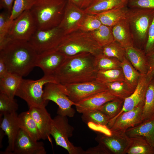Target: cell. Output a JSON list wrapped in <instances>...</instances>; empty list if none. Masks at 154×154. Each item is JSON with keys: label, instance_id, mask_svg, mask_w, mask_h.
<instances>
[{"label": "cell", "instance_id": "obj_1", "mask_svg": "<svg viewBox=\"0 0 154 154\" xmlns=\"http://www.w3.org/2000/svg\"><path fill=\"white\" fill-rule=\"evenodd\" d=\"M38 54L27 40L9 39L0 48L9 72L22 77L36 66Z\"/></svg>", "mask_w": 154, "mask_h": 154}, {"label": "cell", "instance_id": "obj_2", "mask_svg": "<svg viewBox=\"0 0 154 154\" xmlns=\"http://www.w3.org/2000/svg\"><path fill=\"white\" fill-rule=\"evenodd\" d=\"M98 71L95 56L85 52L67 57L54 75L65 85L95 81Z\"/></svg>", "mask_w": 154, "mask_h": 154}, {"label": "cell", "instance_id": "obj_3", "mask_svg": "<svg viewBox=\"0 0 154 154\" xmlns=\"http://www.w3.org/2000/svg\"><path fill=\"white\" fill-rule=\"evenodd\" d=\"M67 1V0H36L30 11L37 29H47L58 26Z\"/></svg>", "mask_w": 154, "mask_h": 154}, {"label": "cell", "instance_id": "obj_4", "mask_svg": "<svg viewBox=\"0 0 154 154\" xmlns=\"http://www.w3.org/2000/svg\"><path fill=\"white\" fill-rule=\"evenodd\" d=\"M56 49L67 57L85 52L95 56L102 53V47L89 32L78 30L66 35Z\"/></svg>", "mask_w": 154, "mask_h": 154}, {"label": "cell", "instance_id": "obj_5", "mask_svg": "<svg viewBox=\"0 0 154 154\" xmlns=\"http://www.w3.org/2000/svg\"><path fill=\"white\" fill-rule=\"evenodd\" d=\"M49 83H60L54 75H44L41 78L35 80L22 78L15 96L26 101L29 107H45L48 101L44 100L43 98V87Z\"/></svg>", "mask_w": 154, "mask_h": 154}, {"label": "cell", "instance_id": "obj_6", "mask_svg": "<svg viewBox=\"0 0 154 154\" xmlns=\"http://www.w3.org/2000/svg\"><path fill=\"white\" fill-rule=\"evenodd\" d=\"M154 17V9L129 8L126 19L134 42L144 46L149 29Z\"/></svg>", "mask_w": 154, "mask_h": 154}, {"label": "cell", "instance_id": "obj_7", "mask_svg": "<svg viewBox=\"0 0 154 154\" xmlns=\"http://www.w3.org/2000/svg\"><path fill=\"white\" fill-rule=\"evenodd\" d=\"M74 130L67 116L58 114L52 119L50 135L56 145L66 149L69 154H84L85 151L81 147L74 146L69 140L72 136Z\"/></svg>", "mask_w": 154, "mask_h": 154}, {"label": "cell", "instance_id": "obj_8", "mask_svg": "<svg viewBox=\"0 0 154 154\" xmlns=\"http://www.w3.org/2000/svg\"><path fill=\"white\" fill-rule=\"evenodd\" d=\"M43 98L46 101L51 100L58 106V114L69 117H73L75 111L72 106L76 103L68 98L64 86L60 83H49L45 85Z\"/></svg>", "mask_w": 154, "mask_h": 154}, {"label": "cell", "instance_id": "obj_9", "mask_svg": "<svg viewBox=\"0 0 154 154\" xmlns=\"http://www.w3.org/2000/svg\"><path fill=\"white\" fill-rule=\"evenodd\" d=\"M65 35L58 26L45 30L36 29L28 41L38 54L56 48Z\"/></svg>", "mask_w": 154, "mask_h": 154}, {"label": "cell", "instance_id": "obj_10", "mask_svg": "<svg viewBox=\"0 0 154 154\" xmlns=\"http://www.w3.org/2000/svg\"><path fill=\"white\" fill-rule=\"evenodd\" d=\"M37 29L34 19L30 10L24 11L13 20L7 38L29 41Z\"/></svg>", "mask_w": 154, "mask_h": 154}, {"label": "cell", "instance_id": "obj_11", "mask_svg": "<svg viewBox=\"0 0 154 154\" xmlns=\"http://www.w3.org/2000/svg\"><path fill=\"white\" fill-rule=\"evenodd\" d=\"M144 103H142L132 110L123 112L110 120L107 126L111 132L125 133L127 129L143 122Z\"/></svg>", "mask_w": 154, "mask_h": 154}, {"label": "cell", "instance_id": "obj_12", "mask_svg": "<svg viewBox=\"0 0 154 154\" xmlns=\"http://www.w3.org/2000/svg\"><path fill=\"white\" fill-rule=\"evenodd\" d=\"M64 85L68 98L75 103L94 94L107 90L106 85L96 80Z\"/></svg>", "mask_w": 154, "mask_h": 154}, {"label": "cell", "instance_id": "obj_13", "mask_svg": "<svg viewBox=\"0 0 154 154\" xmlns=\"http://www.w3.org/2000/svg\"><path fill=\"white\" fill-rule=\"evenodd\" d=\"M154 77V69L149 71L145 74L141 75L137 85L134 92L124 100L122 110L113 119L122 113L132 110L145 102V96L147 87ZM110 119V120H111Z\"/></svg>", "mask_w": 154, "mask_h": 154}, {"label": "cell", "instance_id": "obj_14", "mask_svg": "<svg viewBox=\"0 0 154 154\" xmlns=\"http://www.w3.org/2000/svg\"><path fill=\"white\" fill-rule=\"evenodd\" d=\"M66 57L56 49L50 50L38 54L35 66L41 68L44 75H54Z\"/></svg>", "mask_w": 154, "mask_h": 154}, {"label": "cell", "instance_id": "obj_15", "mask_svg": "<svg viewBox=\"0 0 154 154\" xmlns=\"http://www.w3.org/2000/svg\"><path fill=\"white\" fill-rule=\"evenodd\" d=\"M85 14L83 9L68 1L58 26L66 35L77 31L79 30L80 24Z\"/></svg>", "mask_w": 154, "mask_h": 154}, {"label": "cell", "instance_id": "obj_16", "mask_svg": "<svg viewBox=\"0 0 154 154\" xmlns=\"http://www.w3.org/2000/svg\"><path fill=\"white\" fill-rule=\"evenodd\" d=\"M95 139L103 146L110 154H125L129 138L125 133L112 132L110 135L102 133L99 134Z\"/></svg>", "mask_w": 154, "mask_h": 154}, {"label": "cell", "instance_id": "obj_17", "mask_svg": "<svg viewBox=\"0 0 154 154\" xmlns=\"http://www.w3.org/2000/svg\"><path fill=\"white\" fill-rule=\"evenodd\" d=\"M44 144L33 139L21 129L17 136L11 154H46Z\"/></svg>", "mask_w": 154, "mask_h": 154}, {"label": "cell", "instance_id": "obj_18", "mask_svg": "<svg viewBox=\"0 0 154 154\" xmlns=\"http://www.w3.org/2000/svg\"><path fill=\"white\" fill-rule=\"evenodd\" d=\"M18 115L16 112L5 114L1 117L0 128L4 132L8 138V145L3 154H11L13 151L15 141L20 128Z\"/></svg>", "mask_w": 154, "mask_h": 154}, {"label": "cell", "instance_id": "obj_19", "mask_svg": "<svg viewBox=\"0 0 154 154\" xmlns=\"http://www.w3.org/2000/svg\"><path fill=\"white\" fill-rule=\"evenodd\" d=\"M29 108L28 111L36 123L41 139H48L51 142L50 135L52 119L50 114L45 107Z\"/></svg>", "mask_w": 154, "mask_h": 154}, {"label": "cell", "instance_id": "obj_20", "mask_svg": "<svg viewBox=\"0 0 154 154\" xmlns=\"http://www.w3.org/2000/svg\"><path fill=\"white\" fill-rule=\"evenodd\" d=\"M116 98L108 90L100 92L76 103L77 111L82 113L89 110L98 109L106 103L112 101Z\"/></svg>", "mask_w": 154, "mask_h": 154}, {"label": "cell", "instance_id": "obj_21", "mask_svg": "<svg viewBox=\"0 0 154 154\" xmlns=\"http://www.w3.org/2000/svg\"><path fill=\"white\" fill-rule=\"evenodd\" d=\"M125 134L129 138H144L154 148V118L143 121L138 125L127 129Z\"/></svg>", "mask_w": 154, "mask_h": 154}, {"label": "cell", "instance_id": "obj_22", "mask_svg": "<svg viewBox=\"0 0 154 154\" xmlns=\"http://www.w3.org/2000/svg\"><path fill=\"white\" fill-rule=\"evenodd\" d=\"M115 40L125 49L134 46L133 37L126 19L121 20L112 27Z\"/></svg>", "mask_w": 154, "mask_h": 154}, {"label": "cell", "instance_id": "obj_23", "mask_svg": "<svg viewBox=\"0 0 154 154\" xmlns=\"http://www.w3.org/2000/svg\"><path fill=\"white\" fill-rule=\"evenodd\" d=\"M125 57L141 74L148 72L147 57L143 50L132 46L125 48Z\"/></svg>", "mask_w": 154, "mask_h": 154}, {"label": "cell", "instance_id": "obj_24", "mask_svg": "<svg viewBox=\"0 0 154 154\" xmlns=\"http://www.w3.org/2000/svg\"><path fill=\"white\" fill-rule=\"evenodd\" d=\"M128 9L126 5L94 15L99 19L102 24L112 27L126 19Z\"/></svg>", "mask_w": 154, "mask_h": 154}, {"label": "cell", "instance_id": "obj_25", "mask_svg": "<svg viewBox=\"0 0 154 154\" xmlns=\"http://www.w3.org/2000/svg\"><path fill=\"white\" fill-rule=\"evenodd\" d=\"M126 5L123 0H93L84 10L86 13L95 15Z\"/></svg>", "mask_w": 154, "mask_h": 154}, {"label": "cell", "instance_id": "obj_26", "mask_svg": "<svg viewBox=\"0 0 154 154\" xmlns=\"http://www.w3.org/2000/svg\"><path fill=\"white\" fill-rule=\"evenodd\" d=\"M22 77L9 72L0 78V93L14 98Z\"/></svg>", "mask_w": 154, "mask_h": 154}, {"label": "cell", "instance_id": "obj_27", "mask_svg": "<svg viewBox=\"0 0 154 154\" xmlns=\"http://www.w3.org/2000/svg\"><path fill=\"white\" fill-rule=\"evenodd\" d=\"M20 128L27 133L34 140L41 139L36 123L28 111L23 112L18 115Z\"/></svg>", "mask_w": 154, "mask_h": 154}, {"label": "cell", "instance_id": "obj_28", "mask_svg": "<svg viewBox=\"0 0 154 154\" xmlns=\"http://www.w3.org/2000/svg\"><path fill=\"white\" fill-rule=\"evenodd\" d=\"M125 154H154V148L143 137H130Z\"/></svg>", "mask_w": 154, "mask_h": 154}, {"label": "cell", "instance_id": "obj_29", "mask_svg": "<svg viewBox=\"0 0 154 154\" xmlns=\"http://www.w3.org/2000/svg\"><path fill=\"white\" fill-rule=\"evenodd\" d=\"M105 85L107 90L116 98L124 100L131 95L135 90L124 80L108 83Z\"/></svg>", "mask_w": 154, "mask_h": 154}, {"label": "cell", "instance_id": "obj_30", "mask_svg": "<svg viewBox=\"0 0 154 154\" xmlns=\"http://www.w3.org/2000/svg\"><path fill=\"white\" fill-rule=\"evenodd\" d=\"M142 117L143 121L154 118V77L150 82L147 89Z\"/></svg>", "mask_w": 154, "mask_h": 154}, {"label": "cell", "instance_id": "obj_31", "mask_svg": "<svg viewBox=\"0 0 154 154\" xmlns=\"http://www.w3.org/2000/svg\"><path fill=\"white\" fill-rule=\"evenodd\" d=\"M121 67L125 81L135 89L141 74L135 68L126 57L121 62Z\"/></svg>", "mask_w": 154, "mask_h": 154}, {"label": "cell", "instance_id": "obj_32", "mask_svg": "<svg viewBox=\"0 0 154 154\" xmlns=\"http://www.w3.org/2000/svg\"><path fill=\"white\" fill-rule=\"evenodd\" d=\"M96 80L105 85L106 84L118 81H125L121 68H119L98 71Z\"/></svg>", "mask_w": 154, "mask_h": 154}, {"label": "cell", "instance_id": "obj_33", "mask_svg": "<svg viewBox=\"0 0 154 154\" xmlns=\"http://www.w3.org/2000/svg\"><path fill=\"white\" fill-rule=\"evenodd\" d=\"M112 28V27L102 24L97 29L89 33L102 47L115 41Z\"/></svg>", "mask_w": 154, "mask_h": 154}, {"label": "cell", "instance_id": "obj_34", "mask_svg": "<svg viewBox=\"0 0 154 154\" xmlns=\"http://www.w3.org/2000/svg\"><path fill=\"white\" fill-rule=\"evenodd\" d=\"M82 114V120L87 124L92 123L94 125L107 126L110 120L108 116L98 109L88 111Z\"/></svg>", "mask_w": 154, "mask_h": 154}, {"label": "cell", "instance_id": "obj_35", "mask_svg": "<svg viewBox=\"0 0 154 154\" xmlns=\"http://www.w3.org/2000/svg\"><path fill=\"white\" fill-rule=\"evenodd\" d=\"M121 62L118 59L102 53L95 56V65L98 71L121 68Z\"/></svg>", "mask_w": 154, "mask_h": 154}, {"label": "cell", "instance_id": "obj_36", "mask_svg": "<svg viewBox=\"0 0 154 154\" xmlns=\"http://www.w3.org/2000/svg\"><path fill=\"white\" fill-rule=\"evenodd\" d=\"M124 100L116 98L106 103L98 110L108 116L110 120L116 117L120 112L123 107Z\"/></svg>", "mask_w": 154, "mask_h": 154}, {"label": "cell", "instance_id": "obj_37", "mask_svg": "<svg viewBox=\"0 0 154 154\" xmlns=\"http://www.w3.org/2000/svg\"><path fill=\"white\" fill-rule=\"evenodd\" d=\"M102 53L108 56L116 58L121 62L125 57V49L115 40L102 47Z\"/></svg>", "mask_w": 154, "mask_h": 154}, {"label": "cell", "instance_id": "obj_38", "mask_svg": "<svg viewBox=\"0 0 154 154\" xmlns=\"http://www.w3.org/2000/svg\"><path fill=\"white\" fill-rule=\"evenodd\" d=\"M13 20L10 14L5 11L0 14V48L7 42L8 32Z\"/></svg>", "mask_w": 154, "mask_h": 154}, {"label": "cell", "instance_id": "obj_39", "mask_svg": "<svg viewBox=\"0 0 154 154\" xmlns=\"http://www.w3.org/2000/svg\"><path fill=\"white\" fill-rule=\"evenodd\" d=\"M102 25L95 15L86 13L80 24L79 30L90 32L98 28Z\"/></svg>", "mask_w": 154, "mask_h": 154}, {"label": "cell", "instance_id": "obj_40", "mask_svg": "<svg viewBox=\"0 0 154 154\" xmlns=\"http://www.w3.org/2000/svg\"><path fill=\"white\" fill-rule=\"evenodd\" d=\"M18 105L14 98L8 97L7 95L0 93V116H2L6 114L16 112Z\"/></svg>", "mask_w": 154, "mask_h": 154}, {"label": "cell", "instance_id": "obj_41", "mask_svg": "<svg viewBox=\"0 0 154 154\" xmlns=\"http://www.w3.org/2000/svg\"><path fill=\"white\" fill-rule=\"evenodd\" d=\"M35 0H15L11 13V19L13 20L24 11L30 10Z\"/></svg>", "mask_w": 154, "mask_h": 154}, {"label": "cell", "instance_id": "obj_42", "mask_svg": "<svg viewBox=\"0 0 154 154\" xmlns=\"http://www.w3.org/2000/svg\"><path fill=\"white\" fill-rule=\"evenodd\" d=\"M127 6L129 8L154 9V0H127Z\"/></svg>", "mask_w": 154, "mask_h": 154}, {"label": "cell", "instance_id": "obj_43", "mask_svg": "<svg viewBox=\"0 0 154 154\" xmlns=\"http://www.w3.org/2000/svg\"><path fill=\"white\" fill-rule=\"evenodd\" d=\"M143 51L146 56L154 52V17L149 28Z\"/></svg>", "mask_w": 154, "mask_h": 154}, {"label": "cell", "instance_id": "obj_44", "mask_svg": "<svg viewBox=\"0 0 154 154\" xmlns=\"http://www.w3.org/2000/svg\"><path fill=\"white\" fill-rule=\"evenodd\" d=\"M84 154H110L109 152L102 145H98L85 151Z\"/></svg>", "mask_w": 154, "mask_h": 154}, {"label": "cell", "instance_id": "obj_45", "mask_svg": "<svg viewBox=\"0 0 154 154\" xmlns=\"http://www.w3.org/2000/svg\"><path fill=\"white\" fill-rule=\"evenodd\" d=\"M15 0H0V8L7 11L11 14Z\"/></svg>", "mask_w": 154, "mask_h": 154}, {"label": "cell", "instance_id": "obj_46", "mask_svg": "<svg viewBox=\"0 0 154 154\" xmlns=\"http://www.w3.org/2000/svg\"><path fill=\"white\" fill-rule=\"evenodd\" d=\"M93 0H67L79 8L84 9L87 7L91 3Z\"/></svg>", "mask_w": 154, "mask_h": 154}, {"label": "cell", "instance_id": "obj_47", "mask_svg": "<svg viewBox=\"0 0 154 154\" xmlns=\"http://www.w3.org/2000/svg\"><path fill=\"white\" fill-rule=\"evenodd\" d=\"M9 72L4 60L0 57V78L5 76Z\"/></svg>", "mask_w": 154, "mask_h": 154}, {"label": "cell", "instance_id": "obj_48", "mask_svg": "<svg viewBox=\"0 0 154 154\" xmlns=\"http://www.w3.org/2000/svg\"><path fill=\"white\" fill-rule=\"evenodd\" d=\"M148 71L154 69V52L147 56Z\"/></svg>", "mask_w": 154, "mask_h": 154}, {"label": "cell", "instance_id": "obj_49", "mask_svg": "<svg viewBox=\"0 0 154 154\" xmlns=\"http://www.w3.org/2000/svg\"><path fill=\"white\" fill-rule=\"evenodd\" d=\"M1 129V128H0ZM5 134L4 132L1 129H0V148L2 147V141L3 139V138L4 137V135Z\"/></svg>", "mask_w": 154, "mask_h": 154}, {"label": "cell", "instance_id": "obj_50", "mask_svg": "<svg viewBox=\"0 0 154 154\" xmlns=\"http://www.w3.org/2000/svg\"><path fill=\"white\" fill-rule=\"evenodd\" d=\"M127 0H123V1L124 2H127Z\"/></svg>", "mask_w": 154, "mask_h": 154}]
</instances>
